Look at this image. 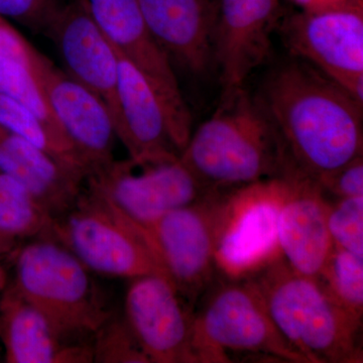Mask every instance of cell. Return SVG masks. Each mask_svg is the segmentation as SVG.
Listing matches in <instances>:
<instances>
[{
  "label": "cell",
  "mask_w": 363,
  "mask_h": 363,
  "mask_svg": "<svg viewBox=\"0 0 363 363\" xmlns=\"http://www.w3.org/2000/svg\"><path fill=\"white\" fill-rule=\"evenodd\" d=\"M255 97L300 173L317 181L362 156L363 105L302 60L276 67Z\"/></svg>",
  "instance_id": "obj_1"
},
{
  "label": "cell",
  "mask_w": 363,
  "mask_h": 363,
  "mask_svg": "<svg viewBox=\"0 0 363 363\" xmlns=\"http://www.w3.org/2000/svg\"><path fill=\"white\" fill-rule=\"evenodd\" d=\"M179 159L210 189L240 188L293 169L278 131L245 87L222 94L217 111L191 135Z\"/></svg>",
  "instance_id": "obj_2"
},
{
  "label": "cell",
  "mask_w": 363,
  "mask_h": 363,
  "mask_svg": "<svg viewBox=\"0 0 363 363\" xmlns=\"http://www.w3.org/2000/svg\"><path fill=\"white\" fill-rule=\"evenodd\" d=\"M252 279L279 333L307 363H362V318L283 257Z\"/></svg>",
  "instance_id": "obj_3"
},
{
  "label": "cell",
  "mask_w": 363,
  "mask_h": 363,
  "mask_svg": "<svg viewBox=\"0 0 363 363\" xmlns=\"http://www.w3.org/2000/svg\"><path fill=\"white\" fill-rule=\"evenodd\" d=\"M11 285L66 342L93 337L113 314L90 269L54 240L42 238L21 250Z\"/></svg>",
  "instance_id": "obj_4"
},
{
  "label": "cell",
  "mask_w": 363,
  "mask_h": 363,
  "mask_svg": "<svg viewBox=\"0 0 363 363\" xmlns=\"http://www.w3.org/2000/svg\"><path fill=\"white\" fill-rule=\"evenodd\" d=\"M45 240L68 248L90 271L130 279L162 276L172 281L142 224L87 182L75 206L55 219Z\"/></svg>",
  "instance_id": "obj_5"
},
{
  "label": "cell",
  "mask_w": 363,
  "mask_h": 363,
  "mask_svg": "<svg viewBox=\"0 0 363 363\" xmlns=\"http://www.w3.org/2000/svg\"><path fill=\"white\" fill-rule=\"evenodd\" d=\"M193 350L196 363L230 362L229 353L307 363L279 333L250 279L229 281L210 295L195 314Z\"/></svg>",
  "instance_id": "obj_6"
},
{
  "label": "cell",
  "mask_w": 363,
  "mask_h": 363,
  "mask_svg": "<svg viewBox=\"0 0 363 363\" xmlns=\"http://www.w3.org/2000/svg\"><path fill=\"white\" fill-rule=\"evenodd\" d=\"M231 190L213 189L188 206L140 223L179 293L189 304L197 300L213 278L215 253L223 230Z\"/></svg>",
  "instance_id": "obj_7"
},
{
  "label": "cell",
  "mask_w": 363,
  "mask_h": 363,
  "mask_svg": "<svg viewBox=\"0 0 363 363\" xmlns=\"http://www.w3.org/2000/svg\"><path fill=\"white\" fill-rule=\"evenodd\" d=\"M93 20L114 48L149 81L161 100L174 145L182 152L192 135V117L173 64L152 38L138 0H84Z\"/></svg>",
  "instance_id": "obj_8"
},
{
  "label": "cell",
  "mask_w": 363,
  "mask_h": 363,
  "mask_svg": "<svg viewBox=\"0 0 363 363\" xmlns=\"http://www.w3.org/2000/svg\"><path fill=\"white\" fill-rule=\"evenodd\" d=\"M281 186L279 177L231 190L215 253V269L229 281L252 278L283 257L278 240Z\"/></svg>",
  "instance_id": "obj_9"
},
{
  "label": "cell",
  "mask_w": 363,
  "mask_h": 363,
  "mask_svg": "<svg viewBox=\"0 0 363 363\" xmlns=\"http://www.w3.org/2000/svg\"><path fill=\"white\" fill-rule=\"evenodd\" d=\"M281 35L294 57L363 105L362 7L304 11L283 23Z\"/></svg>",
  "instance_id": "obj_10"
},
{
  "label": "cell",
  "mask_w": 363,
  "mask_h": 363,
  "mask_svg": "<svg viewBox=\"0 0 363 363\" xmlns=\"http://www.w3.org/2000/svg\"><path fill=\"white\" fill-rule=\"evenodd\" d=\"M124 318L150 363H196L195 313L171 279H133Z\"/></svg>",
  "instance_id": "obj_11"
},
{
  "label": "cell",
  "mask_w": 363,
  "mask_h": 363,
  "mask_svg": "<svg viewBox=\"0 0 363 363\" xmlns=\"http://www.w3.org/2000/svg\"><path fill=\"white\" fill-rule=\"evenodd\" d=\"M114 161L106 168L86 179L101 191L121 211L140 223L188 206L213 189L206 187L180 159L160 164H138Z\"/></svg>",
  "instance_id": "obj_12"
},
{
  "label": "cell",
  "mask_w": 363,
  "mask_h": 363,
  "mask_svg": "<svg viewBox=\"0 0 363 363\" xmlns=\"http://www.w3.org/2000/svg\"><path fill=\"white\" fill-rule=\"evenodd\" d=\"M45 35L56 45L67 75L92 91L111 112L116 133L121 130L118 60L113 45L93 20L84 0H69Z\"/></svg>",
  "instance_id": "obj_13"
},
{
  "label": "cell",
  "mask_w": 363,
  "mask_h": 363,
  "mask_svg": "<svg viewBox=\"0 0 363 363\" xmlns=\"http://www.w3.org/2000/svg\"><path fill=\"white\" fill-rule=\"evenodd\" d=\"M45 99L77 152L87 178L116 161L117 138L111 112L92 91L44 57L38 71Z\"/></svg>",
  "instance_id": "obj_14"
},
{
  "label": "cell",
  "mask_w": 363,
  "mask_h": 363,
  "mask_svg": "<svg viewBox=\"0 0 363 363\" xmlns=\"http://www.w3.org/2000/svg\"><path fill=\"white\" fill-rule=\"evenodd\" d=\"M283 178L278 204V240L283 259L296 272L317 278L333 250L329 200L314 179L294 171Z\"/></svg>",
  "instance_id": "obj_15"
},
{
  "label": "cell",
  "mask_w": 363,
  "mask_h": 363,
  "mask_svg": "<svg viewBox=\"0 0 363 363\" xmlns=\"http://www.w3.org/2000/svg\"><path fill=\"white\" fill-rule=\"evenodd\" d=\"M278 20V0H221L213 61L220 70L222 94L245 87L250 74L269 59Z\"/></svg>",
  "instance_id": "obj_16"
},
{
  "label": "cell",
  "mask_w": 363,
  "mask_h": 363,
  "mask_svg": "<svg viewBox=\"0 0 363 363\" xmlns=\"http://www.w3.org/2000/svg\"><path fill=\"white\" fill-rule=\"evenodd\" d=\"M116 51L121 118L117 138L123 143L130 159L135 164L175 161L180 152L172 140L161 100L142 72L121 52Z\"/></svg>",
  "instance_id": "obj_17"
},
{
  "label": "cell",
  "mask_w": 363,
  "mask_h": 363,
  "mask_svg": "<svg viewBox=\"0 0 363 363\" xmlns=\"http://www.w3.org/2000/svg\"><path fill=\"white\" fill-rule=\"evenodd\" d=\"M143 20L169 61L202 75L213 62L217 16L204 0H138Z\"/></svg>",
  "instance_id": "obj_18"
},
{
  "label": "cell",
  "mask_w": 363,
  "mask_h": 363,
  "mask_svg": "<svg viewBox=\"0 0 363 363\" xmlns=\"http://www.w3.org/2000/svg\"><path fill=\"white\" fill-rule=\"evenodd\" d=\"M0 173L25 186L57 219L73 209L84 190V172L55 159L0 126Z\"/></svg>",
  "instance_id": "obj_19"
},
{
  "label": "cell",
  "mask_w": 363,
  "mask_h": 363,
  "mask_svg": "<svg viewBox=\"0 0 363 363\" xmlns=\"http://www.w3.org/2000/svg\"><path fill=\"white\" fill-rule=\"evenodd\" d=\"M0 339L6 362H93L92 343H69L60 338L13 285L6 286L0 298Z\"/></svg>",
  "instance_id": "obj_20"
},
{
  "label": "cell",
  "mask_w": 363,
  "mask_h": 363,
  "mask_svg": "<svg viewBox=\"0 0 363 363\" xmlns=\"http://www.w3.org/2000/svg\"><path fill=\"white\" fill-rule=\"evenodd\" d=\"M54 220L25 186L0 173V231L16 238H45Z\"/></svg>",
  "instance_id": "obj_21"
},
{
  "label": "cell",
  "mask_w": 363,
  "mask_h": 363,
  "mask_svg": "<svg viewBox=\"0 0 363 363\" xmlns=\"http://www.w3.org/2000/svg\"><path fill=\"white\" fill-rule=\"evenodd\" d=\"M0 126L26 138L64 164L81 169L86 175L77 152L70 142L57 135L20 102L4 94H0Z\"/></svg>",
  "instance_id": "obj_22"
},
{
  "label": "cell",
  "mask_w": 363,
  "mask_h": 363,
  "mask_svg": "<svg viewBox=\"0 0 363 363\" xmlns=\"http://www.w3.org/2000/svg\"><path fill=\"white\" fill-rule=\"evenodd\" d=\"M0 94L20 102L57 135L70 142L52 113L32 69L20 60L4 54H0Z\"/></svg>",
  "instance_id": "obj_23"
},
{
  "label": "cell",
  "mask_w": 363,
  "mask_h": 363,
  "mask_svg": "<svg viewBox=\"0 0 363 363\" xmlns=\"http://www.w3.org/2000/svg\"><path fill=\"white\" fill-rule=\"evenodd\" d=\"M316 279L339 304L362 318L363 257L334 245Z\"/></svg>",
  "instance_id": "obj_24"
},
{
  "label": "cell",
  "mask_w": 363,
  "mask_h": 363,
  "mask_svg": "<svg viewBox=\"0 0 363 363\" xmlns=\"http://www.w3.org/2000/svg\"><path fill=\"white\" fill-rule=\"evenodd\" d=\"M93 362L150 363L125 318L111 315L92 337Z\"/></svg>",
  "instance_id": "obj_25"
},
{
  "label": "cell",
  "mask_w": 363,
  "mask_h": 363,
  "mask_svg": "<svg viewBox=\"0 0 363 363\" xmlns=\"http://www.w3.org/2000/svg\"><path fill=\"white\" fill-rule=\"evenodd\" d=\"M327 218L334 245L363 257V196L329 201Z\"/></svg>",
  "instance_id": "obj_26"
},
{
  "label": "cell",
  "mask_w": 363,
  "mask_h": 363,
  "mask_svg": "<svg viewBox=\"0 0 363 363\" xmlns=\"http://www.w3.org/2000/svg\"><path fill=\"white\" fill-rule=\"evenodd\" d=\"M69 0H0V16L45 35Z\"/></svg>",
  "instance_id": "obj_27"
},
{
  "label": "cell",
  "mask_w": 363,
  "mask_h": 363,
  "mask_svg": "<svg viewBox=\"0 0 363 363\" xmlns=\"http://www.w3.org/2000/svg\"><path fill=\"white\" fill-rule=\"evenodd\" d=\"M316 182L325 195L334 196L336 199L362 197L363 157H357Z\"/></svg>",
  "instance_id": "obj_28"
},
{
  "label": "cell",
  "mask_w": 363,
  "mask_h": 363,
  "mask_svg": "<svg viewBox=\"0 0 363 363\" xmlns=\"http://www.w3.org/2000/svg\"><path fill=\"white\" fill-rule=\"evenodd\" d=\"M306 11H330L345 7H362V0H294Z\"/></svg>",
  "instance_id": "obj_29"
},
{
  "label": "cell",
  "mask_w": 363,
  "mask_h": 363,
  "mask_svg": "<svg viewBox=\"0 0 363 363\" xmlns=\"http://www.w3.org/2000/svg\"><path fill=\"white\" fill-rule=\"evenodd\" d=\"M16 240L13 235L0 231V255L11 252L16 245Z\"/></svg>",
  "instance_id": "obj_30"
},
{
  "label": "cell",
  "mask_w": 363,
  "mask_h": 363,
  "mask_svg": "<svg viewBox=\"0 0 363 363\" xmlns=\"http://www.w3.org/2000/svg\"><path fill=\"white\" fill-rule=\"evenodd\" d=\"M7 286V277L4 269L0 267V292L4 291Z\"/></svg>",
  "instance_id": "obj_31"
}]
</instances>
